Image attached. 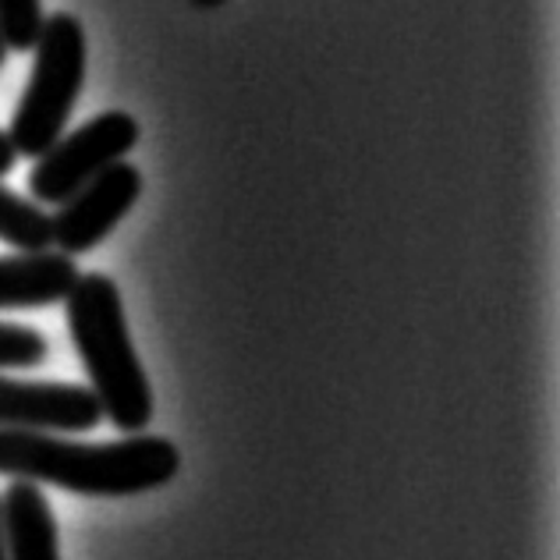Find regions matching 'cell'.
Masks as SVG:
<instances>
[{
    "mask_svg": "<svg viewBox=\"0 0 560 560\" xmlns=\"http://www.w3.org/2000/svg\"><path fill=\"white\" fill-rule=\"evenodd\" d=\"M182 454L167 436H131L114 444H79L57 433L0 430V476L61 486L82 497H136L171 482Z\"/></svg>",
    "mask_w": 560,
    "mask_h": 560,
    "instance_id": "cell-1",
    "label": "cell"
},
{
    "mask_svg": "<svg viewBox=\"0 0 560 560\" xmlns=\"http://www.w3.org/2000/svg\"><path fill=\"white\" fill-rule=\"evenodd\" d=\"M65 302L71 341L85 362L100 411L121 433H142L153 419V390L131 345L121 291L110 277L82 273Z\"/></svg>",
    "mask_w": 560,
    "mask_h": 560,
    "instance_id": "cell-2",
    "label": "cell"
},
{
    "mask_svg": "<svg viewBox=\"0 0 560 560\" xmlns=\"http://www.w3.org/2000/svg\"><path fill=\"white\" fill-rule=\"evenodd\" d=\"M85 82V33L75 14L57 11L43 19L36 39V65L11 114L8 139L19 156H43L61 139Z\"/></svg>",
    "mask_w": 560,
    "mask_h": 560,
    "instance_id": "cell-3",
    "label": "cell"
},
{
    "mask_svg": "<svg viewBox=\"0 0 560 560\" xmlns=\"http://www.w3.org/2000/svg\"><path fill=\"white\" fill-rule=\"evenodd\" d=\"M139 145V121L125 110H107L75 128L71 136L57 139L47 153L36 160L28 174V191L39 206H61L75 191L93 182L117 160H125Z\"/></svg>",
    "mask_w": 560,
    "mask_h": 560,
    "instance_id": "cell-4",
    "label": "cell"
},
{
    "mask_svg": "<svg viewBox=\"0 0 560 560\" xmlns=\"http://www.w3.org/2000/svg\"><path fill=\"white\" fill-rule=\"evenodd\" d=\"M139 196H142V174L136 164L117 160L107 171H100L93 182H85L75 196L61 202V210L50 213L57 253L82 256L96 248L128 217Z\"/></svg>",
    "mask_w": 560,
    "mask_h": 560,
    "instance_id": "cell-5",
    "label": "cell"
},
{
    "mask_svg": "<svg viewBox=\"0 0 560 560\" xmlns=\"http://www.w3.org/2000/svg\"><path fill=\"white\" fill-rule=\"evenodd\" d=\"M100 401L75 383H28L0 376V430L85 433L100 425Z\"/></svg>",
    "mask_w": 560,
    "mask_h": 560,
    "instance_id": "cell-6",
    "label": "cell"
},
{
    "mask_svg": "<svg viewBox=\"0 0 560 560\" xmlns=\"http://www.w3.org/2000/svg\"><path fill=\"white\" fill-rule=\"evenodd\" d=\"M75 256L19 253L0 256V308H43L65 302L79 284Z\"/></svg>",
    "mask_w": 560,
    "mask_h": 560,
    "instance_id": "cell-7",
    "label": "cell"
},
{
    "mask_svg": "<svg viewBox=\"0 0 560 560\" xmlns=\"http://www.w3.org/2000/svg\"><path fill=\"white\" fill-rule=\"evenodd\" d=\"M0 522H4L8 560H61L54 511L36 482L14 479L8 486L0 500Z\"/></svg>",
    "mask_w": 560,
    "mask_h": 560,
    "instance_id": "cell-8",
    "label": "cell"
},
{
    "mask_svg": "<svg viewBox=\"0 0 560 560\" xmlns=\"http://www.w3.org/2000/svg\"><path fill=\"white\" fill-rule=\"evenodd\" d=\"M0 242L14 245L19 253H47L54 245V220L39 202L0 185Z\"/></svg>",
    "mask_w": 560,
    "mask_h": 560,
    "instance_id": "cell-9",
    "label": "cell"
},
{
    "mask_svg": "<svg viewBox=\"0 0 560 560\" xmlns=\"http://www.w3.org/2000/svg\"><path fill=\"white\" fill-rule=\"evenodd\" d=\"M43 28L39 0H0V39L8 50H33Z\"/></svg>",
    "mask_w": 560,
    "mask_h": 560,
    "instance_id": "cell-10",
    "label": "cell"
},
{
    "mask_svg": "<svg viewBox=\"0 0 560 560\" xmlns=\"http://www.w3.org/2000/svg\"><path fill=\"white\" fill-rule=\"evenodd\" d=\"M50 355L47 337L19 323H0V370H33Z\"/></svg>",
    "mask_w": 560,
    "mask_h": 560,
    "instance_id": "cell-11",
    "label": "cell"
},
{
    "mask_svg": "<svg viewBox=\"0 0 560 560\" xmlns=\"http://www.w3.org/2000/svg\"><path fill=\"white\" fill-rule=\"evenodd\" d=\"M14 160H19V153H14V145H11V139H8V131H0V178L14 171Z\"/></svg>",
    "mask_w": 560,
    "mask_h": 560,
    "instance_id": "cell-12",
    "label": "cell"
},
{
    "mask_svg": "<svg viewBox=\"0 0 560 560\" xmlns=\"http://www.w3.org/2000/svg\"><path fill=\"white\" fill-rule=\"evenodd\" d=\"M220 4H228V0H191V8H199V11H213Z\"/></svg>",
    "mask_w": 560,
    "mask_h": 560,
    "instance_id": "cell-13",
    "label": "cell"
},
{
    "mask_svg": "<svg viewBox=\"0 0 560 560\" xmlns=\"http://www.w3.org/2000/svg\"><path fill=\"white\" fill-rule=\"evenodd\" d=\"M0 560H8V542H4V522H0Z\"/></svg>",
    "mask_w": 560,
    "mask_h": 560,
    "instance_id": "cell-14",
    "label": "cell"
},
{
    "mask_svg": "<svg viewBox=\"0 0 560 560\" xmlns=\"http://www.w3.org/2000/svg\"><path fill=\"white\" fill-rule=\"evenodd\" d=\"M4 61H8V47H4V39H0V68H4Z\"/></svg>",
    "mask_w": 560,
    "mask_h": 560,
    "instance_id": "cell-15",
    "label": "cell"
}]
</instances>
